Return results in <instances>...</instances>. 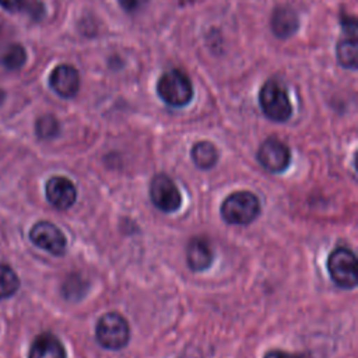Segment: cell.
Here are the masks:
<instances>
[{
	"mask_svg": "<svg viewBox=\"0 0 358 358\" xmlns=\"http://www.w3.org/2000/svg\"><path fill=\"white\" fill-rule=\"evenodd\" d=\"M260 214V202L252 192H235L221 206V216L228 224L248 225Z\"/></svg>",
	"mask_w": 358,
	"mask_h": 358,
	"instance_id": "1",
	"label": "cell"
},
{
	"mask_svg": "<svg viewBox=\"0 0 358 358\" xmlns=\"http://www.w3.org/2000/svg\"><path fill=\"white\" fill-rule=\"evenodd\" d=\"M160 98L175 108L185 107L193 97V87L189 77L181 70H170L161 76L157 84Z\"/></svg>",
	"mask_w": 358,
	"mask_h": 358,
	"instance_id": "2",
	"label": "cell"
},
{
	"mask_svg": "<svg viewBox=\"0 0 358 358\" xmlns=\"http://www.w3.org/2000/svg\"><path fill=\"white\" fill-rule=\"evenodd\" d=\"M259 103L263 114L273 122H285L292 114L288 94L283 84L276 80L264 83L259 93Z\"/></svg>",
	"mask_w": 358,
	"mask_h": 358,
	"instance_id": "3",
	"label": "cell"
},
{
	"mask_svg": "<svg viewBox=\"0 0 358 358\" xmlns=\"http://www.w3.org/2000/svg\"><path fill=\"white\" fill-rule=\"evenodd\" d=\"M96 336L104 348L121 350L129 341L130 329L122 315L117 312H108L100 318L96 327Z\"/></svg>",
	"mask_w": 358,
	"mask_h": 358,
	"instance_id": "4",
	"label": "cell"
},
{
	"mask_svg": "<svg viewBox=\"0 0 358 358\" xmlns=\"http://www.w3.org/2000/svg\"><path fill=\"white\" fill-rule=\"evenodd\" d=\"M327 271L331 280L341 288L357 285V258L345 246L336 248L327 259Z\"/></svg>",
	"mask_w": 358,
	"mask_h": 358,
	"instance_id": "5",
	"label": "cell"
},
{
	"mask_svg": "<svg viewBox=\"0 0 358 358\" xmlns=\"http://www.w3.org/2000/svg\"><path fill=\"white\" fill-rule=\"evenodd\" d=\"M150 197L153 204L164 213L177 211L182 203L175 182L164 174H158L153 178L150 184Z\"/></svg>",
	"mask_w": 358,
	"mask_h": 358,
	"instance_id": "6",
	"label": "cell"
},
{
	"mask_svg": "<svg viewBox=\"0 0 358 358\" xmlns=\"http://www.w3.org/2000/svg\"><path fill=\"white\" fill-rule=\"evenodd\" d=\"M258 161L266 171L271 174H280L290 165L291 153L283 142L270 137L264 140L259 147Z\"/></svg>",
	"mask_w": 358,
	"mask_h": 358,
	"instance_id": "7",
	"label": "cell"
},
{
	"mask_svg": "<svg viewBox=\"0 0 358 358\" xmlns=\"http://www.w3.org/2000/svg\"><path fill=\"white\" fill-rule=\"evenodd\" d=\"M33 244L55 256H61L66 251V238L64 232L50 221L37 223L30 232Z\"/></svg>",
	"mask_w": 358,
	"mask_h": 358,
	"instance_id": "8",
	"label": "cell"
},
{
	"mask_svg": "<svg viewBox=\"0 0 358 358\" xmlns=\"http://www.w3.org/2000/svg\"><path fill=\"white\" fill-rule=\"evenodd\" d=\"M48 202L58 210H68L76 203L77 191L73 182L65 177H54L47 182Z\"/></svg>",
	"mask_w": 358,
	"mask_h": 358,
	"instance_id": "9",
	"label": "cell"
},
{
	"mask_svg": "<svg viewBox=\"0 0 358 358\" xmlns=\"http://www.w3.org/2000/svg\"><path fill=\"white\" fill-rule=\"evenodd\" d=\"M50 84L58 96L64 98H73L80 89V76L73 66L61 65L51 73Z\"/></svg>",
	"mask_w": 358,
	"mask_h": 358,
	"instance_id": "10",
	"label": "cell"
},
{
	"mask_svg": "<svg viewBox=\"0 0 358 358\" xmlns=\"http://www.w3.org/2000/svg\"><path fill=\"white\" fill-rule=\"evenodd\" d=\"M29 358H66V351L57 336L43 333L31 344Z\"/></svg>",
	"mask_w": 358,
	"mask_h": 358,
	"instance_id": "11",
	"label": "cell"
},
{
	"mask_svg": "<svg viewBox=\"0 0 358 358\" xmlns=\"http://www.w3.org/2000/svg\"><path fill=\"white\" fill-rule=\"evenodd\" d=\"M186 258H188V264L193 271H203L210 267L213 262V252L206 239L193 238L188 244Z\"/></svg>",
	"mask_w": 358,
	"mask_h": 358,
	"instance_id": "12",
	"label": "cell"
},
{
	"mask_svg": "<svg viewBox=\"0 0 358 358\" xmlns=\"http://www.w3.org/2000/svg\"><path fill=\"white\" fill-rule=\"evenodd\" d=\"M299 22L294 10L288 8L276 9L271 17V30L278 38H288L298 30Z\"/></svg>",
	"mask_w": 358,
	"mask_h": 358,
	"instance_id": "13",
	"label": "cell"
},
{
	"mask_svg": "<svg viewBox=\"0 0 358 358\" xmlns=\"http://www.w3.org/2000/svg\"><path fill=\"white\" fill-rule=\"evenodd\" d=\"M27 62V52L20 44H8L0 48V65L9 70H19Z\"/></svg>",
	"mask_w": 358,
	"mask_h": 358,
	"instance_id": "14",
	"label": "cell"
},
{
	"mask_svg": "<svg viewBox=\"0 0 358 358\" xmlns=\"http://www.w3.org/2000/svg\"><path fill=\"white\" fill-rule=\"evenodd\" d=\"M192 160L202 170H210L218 160V151L210 142L196 143L192 149Z\"/></svg>",
	"mask_w": 358,
	"mask_h": 358,
	"instance_id": "15",
	"label": "cell"
},
{
	"mask_svg": "<svg viewBox=\"0 0 358 358\" xmlns=\"http://www.w3.org/2000/svg\"><path fill=\"white\" fill-rule=\"evenodd\" d=\"M20 281L15 270L5 264L0 263V299L9 298L19 290Z\"/></svg>",
	"mask_w": 358,
	"mask_h": 358,
	"instance_id": "16",
	"label": "cell"
},
{
	"mask_svg": "<svg viewBox=\"0 0 358 358\" xmlns=\"http://www.w3.org/2000/svg\"><path fill=\"white\" fill-rule=\"evenodd\" d=\"M337 59L347 69L357 68V37L345 38L337 45Z\"/></svg>",
	"mask_w": 358,
	"mask_h": 358,
	"instance_id": "17",
	"label": "cell"
},
{
	"mask_svg": "<svg viewBox=\"0 0 358 358\" xmlns=\"http://www.w3.org/2000/svg\"><path fill=\"white\" fill-rule=\"evenodd\" d=\"M61 126L54 115H44L36 124L37 136L43 140H51L59 135Z\"/></svg>",
	"mask_w": 358,
	"mask_h": 358,
	"instance_id": "18",
	"label": "cell"
},
{
	"mask_svg": "<svg viewBox=\"0 0 358 358\" xmlns=\"http://www.w3.org/2000/svg\"><path fill=\"white\" fill-rule=\"evenodd\" d=\"M24 0H0V6L9 12H17L23 8Z\"/></svg>",
	"mask_w": 358,
	"mask_h": 358,
	"instance_id": "19",
	"label": "cell"
},
{
	"mask_svg": "<svg viewBox=\"0 0 358 358\" xmlns=\"http://www.w3.org/2000/svg\"><path fill=\"white\" fill-rule=\"evenodd\" d=\"M144 2H146V0H119L121 6H122L126 12H129V13L137 10Z\"/></svg>",
	"mask_w": 358,
	"mask_h": 358,
	"instance_id": "20",
	"label": "cell"
},
{
	"mask_svg": "<svg viewBox=\"0 0 358 358\" xmlns=\"http://www.w3.org/2000/svg\"><path fill=\"white\" fill-rule=\"evenodd\" d=\"M264 358H305V357L299 355V354H291V352H285V351L273 350V351L267 352Z\"/></svg>",
	"mask_w": 358,
	"mask_h": 358,
	"instance_id": "21",
	"label": "cell"
},
{
	"mask_svg": "<svg viewBox=\"0 0 358 358\" xmlns=\"http://www.w3.org/2000/svg\"><path fill=\"white\" fill-rule=\"evenodd\" d=\"M5 97H6V94H5V91L3 90H0V104L3 103V100H5Z\"/></svg>",
	"mask_w": 358,
	"mask_h": 358,
	"instance_id": "22",
	"label": "cell"
}]
</instances>
